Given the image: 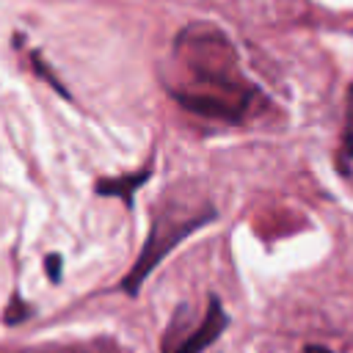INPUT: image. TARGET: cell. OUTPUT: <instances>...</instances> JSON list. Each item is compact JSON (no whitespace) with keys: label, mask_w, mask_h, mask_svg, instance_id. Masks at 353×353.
I'll return each instance as SVG.
<instances>
[{"label":"cell","mask_w":353,"mask_h":353,"mask_svg":"<svg viewBox=\"0 0 353 353\" xmlns=\"http://www.w3.org/2000/svg\"><path fill=\"white\" fill-rule=\"evenodd\" d=\"M353 163V85L347 88L345 99V127H342V146H339V168L347 174Z\"/></svg>","instance_id":"cell-4"},{"label":"cell","mask_w":353,"mask_h":353,"mask_svg":"<svg viewBox=\"0 0 353 353\" xmlns=\"http://www.w3.org/2000/svg\"><path fill=\"white\" fill-rule=\"evenodd\" d=\"M28 317H30V306H28L19 295H14L11 303H8V312H6V323H8V325H17V323H22V320H28Z\"/></svg>","instance_id":"cell-5"},{"label":"cell","mask_w":353,"mask_h":353,"mask_svg":"<svg viewBox=\"0 0 353 353\" xmlns=\"http://www.w3.org/2000/svg\"><path fill=\"white\" fill-rule=\"evenodd\" d=\"M30 61H33V69H36V74H39L41 80H47V83H50V85H52V88H55V91H58L61 97H66V99H69V91H66V88H63V85H61L58 80H55V74L50 72V66H47V63H41L39 52H33V58H30Z\"/></svg>","instance_id":"cell-6"},{"label":"cell","mask_w":353,"mask_h":353,"mask_svg":"<svg viewBox=\"0 0 353 353\" xmlns=\"http://www.w3.org/2000/svg\"><path fill=\"white\" fill-rule=\"evenodd\" d=\"M44 268H47V276L52 284L61 281V254H47L44 256Z\"/></svg>","instance_id":"cell-7"},{"label":"cell","mask_w":353,"mask_h":353,"mask_svg":"<svg viewBox=\"0 0 353 353\" xmlns=\"http://www.w3.org/2000/svg\"><path fill=\"white\" fill-rule=\"evenodd\" d=\"M149 176H152V165H146V168H141V171H135V174L116 176V179H99V182L94 185V190H97L99 196H116V199L124 201L127 210H132V201H135L132 196H135V190H138L141 185L149 182Z\"/></svg>","instance_id":"cell-3"},{"label":"cell","mask_w":353,"mask_h":353,"mask_svg":"<svg viewBox=\"0 0 353 353\" xmlns=\"http://www.w3.org/2000/svg\"><path fill=\"white\" fill-rule=\"evenodd\" d=\"M215 218V210H207V212H199V215H188V218H176V215H152V226H149V234H146V243L135 259V265L130 268V273L121 279V292L135 298L143 279L176 248V243H182L188 234H193L199 226H207L210 221Z\"/></svg>","instance_id":"cell-1"},{"label":"cell","mask_w":353,"mask_h":353,"mask_svg":"<svg viewBox=\"0 0 353 353\" xmlns=\"http://www.w3.org/2000/svg\"><path fill=\"white\" fill-rule=\"evenodd\" d=\"M229 325V317L218 301V295H210L207 298V312H204V320L193 328V334L188 339H179L176 345L171 347H163V353H204Z\"/></svg>","instance_id":"cell-2"},{"label":"cell","mask_w":353,"mask_h":353,"mask_svg":"<svg viewBox=\"0 0 353 353\" xmlns=\"http://www.w3.org/2000/svg\"><path fill=\"white\" fill-rule=\"evenodd\" d=\"M306 353H331L325 345H306Z\"/></svg>","instance_id":"cell-8"}]
</instances>
